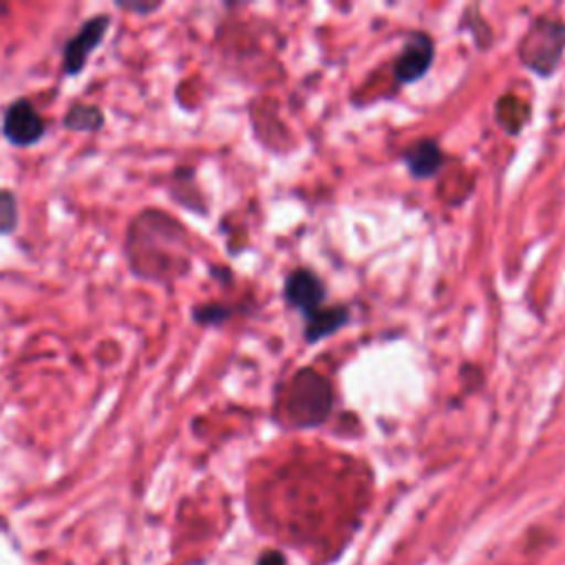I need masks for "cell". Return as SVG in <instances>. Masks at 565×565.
Returning <instances> with one entry per match:
<instances>
[{
  "mask_svg": "<svg viewBox=\"0 0 565 565\" xmlns=\"http://www.w3.org/2000/svg\"><path fill=\"white\" fill-rule=\"evenodd\" d=\"M108 26H110V15L108 13H95L64 42V49H62V71H64V75L75 77L84 71L90 53L104 42Z\"/></svg>",
  "mask_w": 565,
  "mask_h": 565,
  "instance_id": "cell-5",
  "label": "cell"
},
{
  "mask_svg": "<svg viewBox=\"0 0 565 565\" xmlns=\"http://www.w3.org/2000/svg\"><path fill=\"white\" fill-rule=\"evenodd\" d=\"M2 137L15 148H31L46 135V121L26 97L13 99L2 113Z\"/></svg>",
  "mask_w": 565,
  "mask_h": 565,
  "instance_id": "cell-4",
  "label": "cell"
},
{
  "mask_svg": "<svg viewBox=\"0 0 565 565\" xmlns=\"http://www.w3.org/2000/svg\"><path fill=\"white\" fill-rule=\"evenodd\" d=\"M106 124V115L99 106L95 104H84L75 102L66 108L62 117V126L71 132H97Z\"/></svg>",
  "mask_w": 565,
  "mask_h": 565,
  "instance_id": "cell-8",
  "label": "cell"
},
{
  "mask_svg": "<svg viewBox=\"0 0 565 565\" xmlns=\"http://www.w3.org/2000/svg\"><path fill=\"white\" fill-rule=\"evenodd\" d=\"M433 57H435L433 38L424 31L411 33L393 62V77L397 79V84L417 82L428 73Z\"/></svg>",
  "mask_w": 565,
  "mask_h": 565,
  "instance_id": "cell-6",
  "label": "cell"
},
{
  "mask_svg": "<svg viewBox=\"0 0 565 565\" xmlns=\"http://www.w3.org/2000/svg\"><path fill=\"white\" fill-rule=\"evenodd\" d=\"M399 159L406 166V170L411 172V177H415V179H430L446 163V154H444L441 146L435 139H428V137L413 141L402 152Z\"/></svg>",
  "mask_w": 565,
  "mask_h": 565,
  "instance_id": "cell-7",
  "label": "cell"
},
{
  "mask_svg": "<svg viewBox=\"0 0 565 565\" xmlns=\"http://www.w3.org/2000/svg\"><path fill=\"white\" fill-rule=\"evenodd\" d=\"M565 51V22L536 18L519 44V60L541 77H550Z\"/></svg>",
  "mask_w": 565,
  "mask_h": 565,
  "instance_id": "cell-1",
  "label": "cell"
},
{
  "mask_svg": "<svg viewBox=\"0 0 565 565\" xmlns=\"http://www.w3.org/2000/svg\"><path fill=\"white\" fill-rule=\"evenodd\" d=\"M258 565H285V561H282V556L278 552H267V554L260 556Z\"/></svg>",
  "mask_w": 565,
  "mask_h": 565,
  "instance_id": "cell-12",
  "label": "cell"
},
{
  "mask_svg": "<svg viewBox=\"0 0 565 565\" xmlns=\"http://www.w3.org/2000/svg\"><path fill=\"white\" fill-rule=\"evenodd\" d=\"M289 388L291 391H289L287 411H289L291 422L296 426L322 424L331 411V399H333L329 382L311 369H300L291 377Z\"/></svg>",
  "mask_w": 565,
  "mask_h": 565,
  "instance_id": "cell-2",
  "label": "cell"
},
{
  "mask_svg": "<svg viewBox=\"0 0 565 565\" xmlns=\"http://www.w3.org/2000/svg\"><path fill=\"white\" fill-rule=\"evenodd\" d=\"M232 307L221 302H203L192 307V320L201 327H218L232 318Z\"/></svg>",
  "mask_w": 565,
  "mask_h": 565,
  "instance_id": "cell-9",
  "label": "cell"
},
{
  "mask_svg": "<svg viewBox=\"0 0 565 565\" xmlns=\"http://www.w3.org/2000/svg\"><path fill=\"white\" fill-rule=\"evenodd\" d=\"M282 296L291 309H298L302 313L305 324L318 320L327 309L322 307L327 287L318 278V274L309 267H296L287 274L282 285Z\"/></svg>",
  "mask_w": 565,
  "mask_h": 565,
  "instance_id": "cell-3",
  "label": "cell"
},
{
  "mask_svg": "<svg viewBox=\"0 0 565 565\" xmlns=\"http://www.w3.org/2000/svg\"><path fill=\"white\" fill-rule=\"evenodd\" d=\"M115 7L121 11H128V13L148 15V13L157 11L161 7V2H115Z\"/></svg>",
  "mask_w": 565,
  "mask_h": 565,
  "instance_id": "cell-11",
  "label": "cell"
},
{
  "mask_svg": "<svg viewBox=\"0 0 565 565\" xmlns=\"http://www.w3.org/2000/svg\"><path fill=\"white\" fill-rule=\"evenodd\" d=\"M18 225V199L9 188H0V236H7Z\"/></svg>",
  "mask_w": 565,
  "mask_h": 565,
  "instance_id": "cell-10",
  "label": "cell"
}]
</instances>
